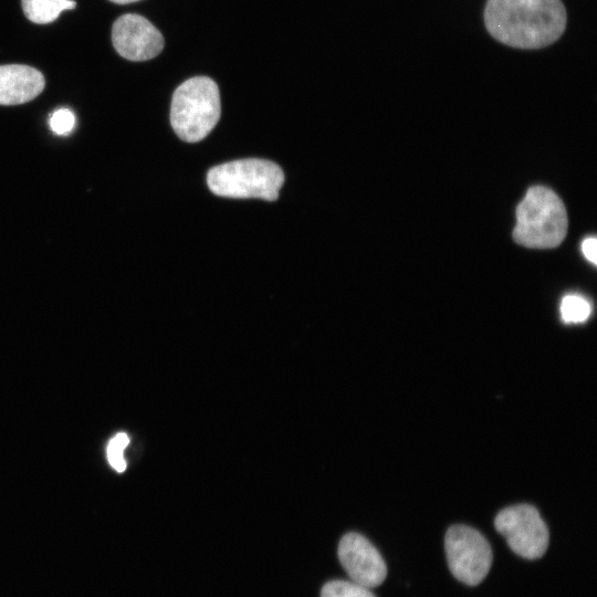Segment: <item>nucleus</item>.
Returning a JSON list of instances; mask_svg holds the SVG:
<instances>
[{"label": "nucleus", "mask_w": 597, "mask_h": 597, "mask_svg": "<svg viewBox=\"0 0 597 597\" xmlns=\"http://www.w3.org/2000/svg\"><path fill=\"white\" fill-rule=\"evenodd\" d=\"M483 20L498 42L521 50H537L562 36L567 12L562 0H486Z\"/></svg>", "instance_id": "1"}, {"label": "nucleus", "mask_w": 597, "mask_h": 597, "mask_svg": "<svg viewBox=\"0 0 597 597\" xmlns=\"http://www.w3.org/2000/svg\"><path fill=\"white\" fill-rule=\"evenodd\" d=\"M567 224L561 198L547 187L534 186L516 208L513 239L526 248H555L564 240Z\"/></svg>", "instance_id": "2"}, {"label": "nucleus", "mask_w": 597, "mask_h": 597, "mask_svg": "<svg viewBox=\"0 0 597 597\" xmlns=\"http://www.w3.org/2000/svg\"><path fill=\"white\" fill-rule=\"evenodd\" d=\"M220 113L217 84L207 76H196L176 88L170 107V123L180 139L197 143L212 130Z\"/></svg>", "instance_id": "3"}, {"label": "nucleus", "mask_w": 597, "mask_h": 597, "mask_svg": "<svg viewBox=\"0 0 597 597\" xmlns=\"http://www.w3.org/2000/svg\"><path fill=\"white\" fill-rule=\"evenodd\" d=\"M284 174L275 163L259 158L239 159L211 168L209 189L227 198H260L274 201L283 186Z\"/></svg>", "instance_id": "4"}, {"label": "nucleus", "mask_w": 597, "mask_h": 597, "mask_svg": "<svg viewBox=\"0 0 597 597\" xmlns=\"http://www.w3.org/2000/svg\"><path fill=\"white\" fill-rule=\"evenodd\" d=\"M444 548L450 572L458 580L475 586L485 578L492 549L480 532L468 525H452L446 533Z\"/></svg>", "instance_id": "5"}, {"label": "nucleus", "mask_w": 597, "mask_h": 597, "mask_svg": "<svg viewBox=\"0 0 597 597\" xmlns=\"http://www.w3.org/2000/svg\"><path fill=\"white\" fill-rule=\"evenodd\" d=\"M494 526L505 537L510 548L523 558H540L548 547V528L538 511L530 504H517L500 511Z\"/></svg>", "instance_id": "6"}, {"label": "nucleus", "mask_w": 597, "mask_h": 597, "mask_svg": "<svg viewBox=\"0 0 597 597\" xmlns=\"http://www.w3.org/2000/svg\"><path fill=\"white\" fill-rule=\"evenodd\" d=\"M337 554L352 582L373 588L385 580L386 563L365 536L355 532L345 534L339 541Z\"/></svg>", "instance_id": "7"}, {"label": "nucleus", "mask_w": 597, "mask_h": 597, "mask_svg": "<svg viewBox=\"0 0 597 597\" xmlns=\"http://www.w3.org/2000/svg\"><path fill=\"white\" fill-rule=\"evenodd\" d=\"M112 41L117 53L130 61H146L164 49L161 33L144 17L124 14L112 28Z\"/></svg>", "instance_id": "8"}, {"label": "nucleus", "mask_w": 597, "mask_h": 597, "mask_svg": "<svg viewBox=\"0 0 597 597\" xmlns=\"http://www.w3.org/2000/svg\"><path fill=\"white\" fill-rule=\"evenodd\" d=\"M43 74L21 64L0 65V105L30 102L44 88Z\"/></svg>", "instance_id": "9"}, {"label": "nucleus", "mask_w": 597, "mask_h": 597, "mask_svg": "<svg viewBox=\"0 0 597 597\" xmlns=\"http://www.w3.org/2000/svg\"><path fill=\"white\" fill-rule=\"evenodd\" d=\"M75 6L73 0H22L25 17L39 24L56 20L62 11L71 10Z\"/></svg>", "instance_id": "10"}, {"label": "nucleus", "mask_w": 597, "mask_h": 597, "mask_svg": "<svg viewBox=\"0 0 597 597\" xmlns=\"http://www.w3.org/2000/svg\"><path fill=\"white\" fill-rule=\"evenodd\" d=\"M591 312L589 302L580 295H566L561 303V315L565 323L576 324L586 321Z\"/></svg>", "instance_id": "11"}, {"label": "nucleus", "mask_w": 597, "mask_h": 597, "mask_svg": "<svg viewBox=\"0 0 597 597\" xmlns=\"http://www.w3.org/2000/svg\"><path fill=\"white\" fill-rule=\"evenodd\" d=\"M321 597H375V595L369 588L352 580L336 579L323 586Z\"/></svg>", "instance_id": "12"}, {"label": "nucleus", "mask_w": 597, "mask_h": 597, "mask_svg": "<svg viewBox=\"0 0 597 597\" xmlns=\"http://www.w3.org/2000/svg\"><path fill=\"white\" fill-rule=\"evenodd\" d=\"M128 442L129 439L127 434L119 432L108 443L107 457L109 463L118 472H123L126 468L123 451L127 447Z\"/></svg>", "instance_id": "13"}, {"label": "nucleus", "mask_w": 597, "mask_h": 597, "mask_svg": "<svg viewBox=\"0 0 597 597\" xmlns=\"http://www.w3.org/2000/svg\"><path fill=\"white\" fill-rule=\"evenodd\" d=\"M49 124L53 133L65 135L73 130L75 116L69 108H60L52 114Z\"/></svg>", "instance_id": "14"}, {"label": "nucleus", "mask_w": 597, "mask_h": 597, "mask_svg": "<svg viewBox=\"0 0 597 597\" xmlns=\"http://www.w3.org/2000/svg\"><path fill=\"white\" fill-rule=\"evenodd\" d=\"M596 249H597V241L595 238H587L582 243V251L586 259L594 264L597 262V255H596Z\"/></svg>", "instance_id": "15"}, {"label": "nucleus", "mask_w": 597, "mask_h": 597, "mask_svg": "<svg viewBox=\"0 0 597 597\" xmlns=\"http://www.w3.org/2000/svg\"><path fill=\"white\" fill-rule=\"evenodd\" d=\"M115 3H119V4H125V3H130V2H135V1H138V0H111Z\"/></svg>", "instance_id": "16"}]
</instances>
